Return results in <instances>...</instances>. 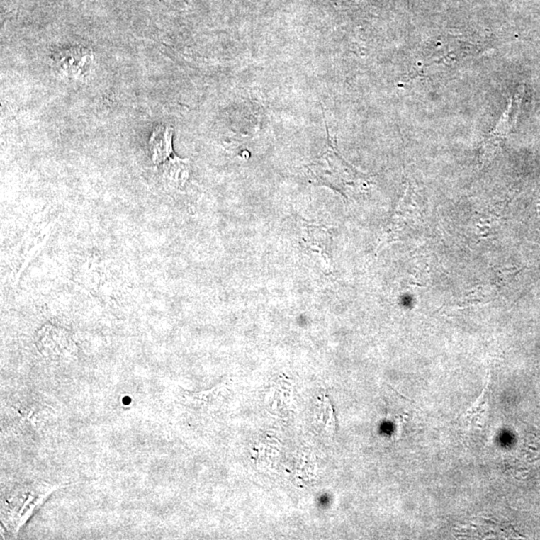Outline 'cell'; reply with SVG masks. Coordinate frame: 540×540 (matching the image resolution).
Returning <instances> with one entry per match:
<instances>
[{
	"label": "cell",
	"instance_id": "1",
	"mask_svg": "<svg viewBox=\"0 0 540 540\" xmlns=\"http://www.w3.org/2000/svg\"><path fill=\"white\" fill-rule=\"evenodd\" d=\"M55 490V488L47 483L21 486L2 502V524L16 534L36 507Z\"/></svg>",
	"mask_w": 540,
	"mask_h": 540
},
{
	"label": "cell",
	"instance_id": "3",
	"mask_svg": "<svg viewBox=\"0 0 540 540\" xmlns=\"http://www.w3.org/2000/svg\"><path fill=\"white\" fill-rule=\"evenodd\" d=\"M172 136L174 130L169 126L159 125L153 131L150 140V147L153 164L157 169H162L179 158L174 152Z\"/></svg>",
	"mask_w": 540,
	"mask_h": 540
},
{
	"label": "cell",
	"instance_id": "2",
	"mask_svg": "<svg viewBox=\"0 0 540 540\" xmlns=\"http://www.w3.org/2000/svg\"><path fill=\"white\" fill-rule=\"evenodd\" d=\"M311 179L315 184L332 187L347 194L356 186V171L338 155L334 145L328 147L327 152L308 167Z\"/></svg>",
	"mask_w": 540,
	"mask_h": 540
},
{
	"label": "cell",
	"instance_id": "4",
	"mask_svg": "<svg viewBox=\"0 0 540 540\" xmlns=\"http://www.w3.org/2000/svg\"><path fill=\"white\" fill-rule=\"evenodd\" d=\"M303 240L310 249L318 252L325 260L328 259V240L327 232L316 226L308 225L303 228Z\"/></svg>",
	"mask_w": 540,
	"mask_h": 540
}]
</instances>
